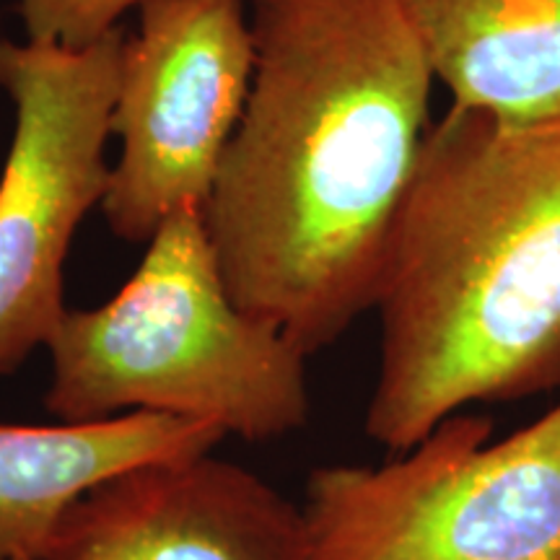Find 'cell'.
I'll return each instance as SVG.
<instances>
[{
    "mask_svg": "<svg viewBox=\"0 0 560 560\" xmlns=\"http://www.w3.org/2000/svg\"><path fill=\"white\" fill-rule=\"evenodd\" d=\"M47 350L58 423L161 412L276 441L310 420L306 355L234 304L200 208L166 215L128 283L96 310H68Z\"/></svg>",
    "mask_w": 560,
    "mask_h": 560,
    "instance_id": "3",
    "label": "cell"
},
{
    "mask_svg": "<svg viewBox=\"0 0 560 560\" xmlns=\"http://www.w3.org/2000/svg\"><path fill=\"white\" fill-rule=\"evenodd\" d=\"M223 439L219 425L161 412L96 423H0V560H37L62 511L112 472L213 452Z\"/></svg>",
    "mask_w": 560,
    "mask_h": 560,
    "instance_id": "8",
    "label": "cell"
},
{
    "mask_svg": "<svg viewBox=\"0 0 560 560\" xmlns=\"http://www.w3.org/2000/svg\"><path fill=\"white\" fill-rule=\"evenodd\" d=\"M454 104L560 120V0H400Z\"/></svg>",
    "mask_w": 560,
    "mask_h": 560,
    "instance_id": "9",
    "label": "cell"
},
{
    "mask_svg": "<svg viewBox=\"0 0 560 560\" xmlns=\"http://www.w3.org/2000/svg\"><path fill=\"white\" fill-rule=\"evenodd\" d=\"M37 560H312L304 511L206 454L140 462L83 490Z\"/></svg>",
    "mask_w": 560,
    "mask_h": 560,
    "instance_id": "7",
    "label": "cell"
},
{
    "mask_svg": "<svg viewBox=\"0 0 560 560\" xmlns=\"http://www.w3.org/2000/svg\"><path fill=\"white\" fill-rule=\"evenodd\" d=\"M145 0H19L26 42L60 50H86L120 30L122 13Z\"/></svg>",
    "mask_w": 560,
    "mask_h": 560,
    "instance_id": "10",
    "label": "cell"
},
{
    "mask_svg": "<svg viewBox=\"0 0 560 560\" xmlns=\"http://www.w3.org/2000/svg\"><path fill=\"white\" fill-rule=\"evenodd\" d=\"M371 441L400 454L475 402L560 387V120L452 104L384 255Z\"/></svg>",
    "mask_w": 560,
    "mask_h": 560,
    "instance_id": "2",
    "label": "cell"
},
{
    "mask_svg": "<svg viewBox=\"0 0 560 560\" xmlns=\"http://www.w3.org/2000/svg\"><path fill=\"white\" fill-rule=\"evenodd\" d=\"M125 37L115 30L86 50L0 39V89L16 109L0 177V376L47 348L68 312L70 242L109 187Z\"/></svg>",
    "mask_w": 560,
    "mask_h": 560,
    "instance_id": "5",
    "label": "cell"
},
{
    "mask_svg": "<svg viewBox=\"0 0 560 560\" xmlns=\"http://www.w3.org/2000/svg\"><path fill=\"white\" fill-rule=\"evenodd\" d=\"M247 0H145L125 37L112 136L120 159L102 210L120 240L206 202L247 104L255 37Z\"/></svg>",
    "mask_w": 560,
    "mask_h": 560,
    "instance_id": "6",
    "label": "cell"
},
{
    "mask_svg": "<svg viewBox=\"0 0 560 560\" xmlns=\"http://www.w3.org/2000/svg\"><path fill=\"white\" fill-rule=\"evenodd\" d=\"M255 73L200 206L229 296L301 355L374 310L433 70L400 0H247Z\"/></svg>",
    "mask_w": 560,
    "mask_h": 560,
    "instance_id": "1",
    "label": "cell"
},
{
    "mask_svg": "<svg viewBox=\"0 0 560 560\" xmlns=\"http://www.w3.org/2000/svg\"><path fill=\"white\" fill-rule=\"evenodd\" d=\"M452 412L382 467L306 478L312 560H560V402L490 441Z\"/></svg>",
    "mask_w": 560,
    "mask_h": 560,
    "instance_id": "4",
    "label": "cell"
}]
</instances>
